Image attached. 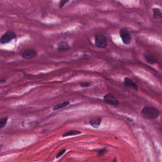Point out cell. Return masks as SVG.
<instances>
[{
	"instance_id": "cell-17",
	"label": "cell",
	"mask_w": 162,
	"mask_h": 162,
	"mask_svg": "<svg viewBox=\"0 0 162 162\" xmlns=\"http://www.w3.org/2000/svg\"><path fill=\"white\" fill-rule=\"evenodd\" d=\"M65 152H66V150L65 149H64L63 150L61 151L60 152L58 155L57 156V158L61 157V156H63L64 155V153H65Z\"/></svg>"
},
{
	"instance_id": "cell-9",
	"label": "cell",
	"mask_w": 162,
	"mask_h": 162,
	"mask_svg": "<svg viewBox=\"0 0 162 162\" xmlns=\"http://www.w3.org/2000/svg\"><path fill=\"white\" fill-rule=\"evenodd\" d=\"M101 118H93L89 121V123L92 127L94 128H98L101 124Z\"/></svg>"
},
{
	"instance_id": "cell-13",
	"label": "cell",
	"mask_w": 162,
	"mask_h": 162,
	"mask_svg": "<svg viewBox=\"0 0 162 162\" xmlns=\"http://www.w3.org/2000/svg\"><path fill=\"white\" fill-rule=\"evenodd\" d=\"M145 59L148 62L149 64H154L157 63V60L156 59L153 58H152L150 56L147 55H144Z\"/></svg>"
},
{
	"instance_id": "cell-10",
	"label": "cell",
	"mask_w": 162,
	"mask_h": 162,
	"mask_svg": "<svg viewBox=\"0 0 162 162\" xmlns=\"http://www.w3.org/2000/svg\"><path fill=\"white\" fill-rule=\"evenodd\" d=\"M70 104V102L69 101H65L64 102L60 103V104H58L55 105L54 106L53 110V111H57V110H60L62 108H65V107L67 106Z\"/></svg>"
},
{
	"instance_id": "cell-6",
	"label": "cell",
	"mask_w": 162,
	"mask_h": 162,
	"mask_svg": "<svg viewBox=\"0 0 162 162\" xmlns=\"http://www.w3.org/2000/svg\"><path fill=\"white\" fill-rule=\"evenodd\" d=\"M37 52L34 49H26L21 53V57L25 59H30L35 58L37 55Z\"/></svg>"
},
{
	"instance_id": "cell-14",
	"label": "cell",
	"mask_w": 162,
	"mask_h": 162,
	"mask_svg": "<svg viewBox=\"0 0 162 162\" xmlns=\"http://www.w3.org/2000/svg\"><path fill=\"white\" fill-rule=\"evenodd\" d=\"M8 118L5 117L0 119V129L4 128L8 122Z\"/></svg>"
},
{
	"instance_id": "cell-16",
	"label": "cell",
	"mask_w": 162,
	"mask_h": 162,
	"mask_svg": "<svg viewBox=\"0 0 162 162\" xmlns=\"http://www.w3.org/2000/svg\"><path fill=\"white\" fill-rule=\"evenodd\" d=\"M79 85L80 86L82 87H89L91 86V83L89 82H83L80 83Z\"/></svg>"
},
{
	"instance_id": "cell-12",
	"label": "cell",
	"mask_w": 162,
	"mask_h": 162,
	"mask_svg": "<svg viewBox=\"0 0 162 162\" xmlns=\"http://www.w3.org/2000/svg\"><path fill=\"white\" fill-rule=\"evenodd\" d=\"M82 133L81 131H78V130H70V131H68L66 132L63 135V137L65 136H75L76 135L80 134Z\"/></svg>"
},
{
	"instance_id": "cell-15",
	"label": "cell",
	"mask_w": 162,
	"mask_h": 162,
	"mask_svg": "<svg viewBox=\"0 0 162 162\" xmlns=\"http://www.w3.org/2000/svg\"><path fill=\"white\" fill-rule=\"evenodd\" d=\"M69 1L70 0H60L59 2V8L62 9L65 4H66L67 2H69Z\"/></svg>"
},
{
	"instance_id": "cell-2",
	"label": "cell",
	"mask_w": 162,
	"mask_h": 162,
	"mask_svg": "<svg viewBox=\"0 0 162 162\" xmlns=\"http://www.w3.org/2000/svg\"><path fill=\"white\" fill-rule=\"evenodd\" d=\"M95 44L98 48H104L108 46V41L105 36L97 34L95 36Z\"/></svg>"
},
{
	"instance_id": "cell-3",
	"label": "cell",
	"mask_w": 162,
	"mask_h": 162,
	"mask_svg": "<svg viewBox=\"0 0 162 162\" xmlns=\"http://www.w3.org/2000/svg\"><path fill=\"white\" fill-rule=\"evenodd\" d=\"M16 38V35L12 31H8L2 35L0 38V43L2 44H7L12 40Z\"/></svg>"
},
{
	"instance_id": "cell-5",
	"label": "cell",
	"mask_w": 162,
	"mask_h": 162,
	"mask_svg": "<svg viewBox=\"0 0 162 162\" xmlns=\"http://www.w3.org/2000/svg\"><path fill=\"white\" fill-rule=\"evenodd\" d=\"M104 100L108 104L114 106H117L119 104V101L116 97H115V95L110 93L106 94L104 96Z\"/></svg>"
},
{
	"instance_id": "cell-4",
	"label": "cell",
	"mask_w": 162,
	"mask_h": 162,
	"mask_svg": "<svg viewBox=\"0 0 162 162\" xmlns=\"http://www.w3.org/2000/svg\"><path fill=\"white\" fill-rule=\"evenodd\" d=\"M119 35L123 43L125 45H129L131 43L132 37L127 30L125 29H121L119 31Z\"/></svg>"
},
{
	"instance_id": "cell-7",
	"label": "cell",
	"mask_w": 162,
	"mask_h": 162,
	"mask_svg": "<svg viewBox=\"0 0 162 162\" xmlns=\"http://www.w3.org/2000/svg\"><path fill=\"white\" fill-rule=\"evenodd\" d=\"M123 84L126 88H132L136 91L139 90V87H138V85L135 83L133 81H132L131 79L128 78V77L125 78Z\"/></svg>"
},
{
	"instance_id": "cell-1",
	"label": "cell",
	"mask_w": 162,
	"mask_h": 162,
	"mask_svg": "<svg viewBox=\"0 0 162 162\" xmlns=\"http://www.w3.org/2000/svg\"><path fill=\"white\" fill-rule=\"evenodd\" d=\"M142 118L147 120H153L159 117L160 112L155 107L146 106L144 107L141 111Z\"/></svg>"
},
{
	"instance_id": "cell-8",
	"label": "cell",
	"mask_w": 162,
	"mask_h": 162,
	"mask_svg": "<svg viewBox=\"0 0 162 162\" xmlns=\"http://www.w3.org/2000/svg\"><path fill=\"white\" fill-rule=\"evenodd\" d=\"M70 48L69 44L66 41H61L58 44V50L59 51H66Z\"/></svg>"
},
{
	"instance_id": "cell-18",
	"label": "cell",
	"mask_w": 162,
	"mask_h": 162,
	"mask_svg": "<svg viewBox=\"0 0 162 162\" xmlns=\"http://www.w3.org/2000/svg\"><path fill=\"white\" fill-rule=\"evenodd\" d=\"M113 162H117V159H116V158H114V159H113Z\"/></svg>"
},
{
	"instance_id": "cell-11",
	"label": "cell",
	"mask_w": 162,
	"mask_h": 162,
	"mask_svg": "<svg viewBox=\"0 0 162 162\" xmlns=\"http://www.w3.org/2000/svg\"><path fill=\"white\" fill-rule=\"evenodd\" d=\"M153 18L156 19H162V12L159 9L153 8Z\"/></svg>"
}]
</instances>
